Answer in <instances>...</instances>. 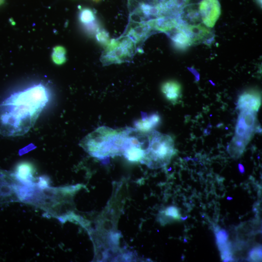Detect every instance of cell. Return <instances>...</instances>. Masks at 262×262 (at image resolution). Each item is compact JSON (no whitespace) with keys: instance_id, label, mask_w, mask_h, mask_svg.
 Returning <instances> with one entry per match:
<instances>
[{"instance_id":"6da1fadb","label":"cell","mask_w":262,"mask_h":262,"mask_svg":"<svg viewBox=\"0 0 262 262\" xmlns=\"http://www.w3.org/2000/svg\"><path fill=\"white\" fill-rule=\"evenodd\" d=\"M49 98V89L41 83L12 94L0 103V134L15 137L26 133Z\"/></svg>"},{"instance_id":"7a4b0ae2","label":"cell","mask_w":262,"mask_h":262,"mask_svg":"<svg viewBox=\"0 0 262 262\" xmlns=\"http://www.w3.org/2000/svg\"><path fill=\"white\" fill-rule=\"evenodd\" d=\"M131 129L100 127L85 136L80 145L90 155L98 158L123 154L125 141Z\"/></svg>"},{"instance_id":"3957f363","label":"cell","mask_w":262,"mask_h":262,"mask_svg":"<svg viewBox=\"0 0 262 262\" xmlns=\"http://www.w3.org/2000/svg\"><path fill=\"white\" fill-rule=\"evenodd\" d=\"M175 153L172 138L153 130L147 133V147L140 162L150 168H159L167 165Z\"/></svg>"},{"instance_id":"277c9868","label":"cell","mask_w":262,"mask_h":262,"mask_svg":"<svg viewBox=\"0 0 262 262\" xmlns=\"http://www.w3.org/2000/svg\"><path fill=\"white\" fill-rule=\"evenodd\" d=\"M256 112L251 110H241L237 118L235 134L229 143L227 150L233 158H238L243 153L256 131Z\"/></svg>"},{"instance_id":"5b68a950","label":"cell","mask_w":262,"mask_h":262,"mask_svg":"<svg viewBox=\"0 0 262 262\" xmlns=\"http://www.w3.org/2000/svg\"><path fill=\"white\" fill-rule=\"evenodd\" d=\"M106 46L100 58L104 66L120 64L131 60L136 49L133 42L126 35L112 39Z\"/></svg>"},{"instance_id":"8992f818","label":"cell","mask_w":262,"mask_h":262,"mask_svg":"<svg viewBox=\"0 0 262 262\" xmlns=\"http://www.w3.org/2000/svg\"><path fill=\"white\" fill-rule=\"evenodd\" d=\"M160 0H128L130 20L147 22L162 16Z\"/></svg>"},{"instance_id":"52a82bcc","label":"cell","mask_w":262,"mask_h":262,"mask_svg":"<svg viewBox=\"0 0 262 262\" xmlns=\"http://www.w3.org/2000/svg\"><path fill=\"white\" fill-rule=\"evenodd\" d=\"M152 30L147 22L130 20L124 35L129 37L137 46L142 44L150 35Z\"/></svg>"},{"instance_id":"ba28073f","label":"cell","mask_w":262,"mask_h":262,"mask_svg":"<svg viewBox=\"0 0 262 262\" xmlns=\"http://www.w3.org/2000/svg\"><path fill=\"white\" fill-rule=\"evenodd\" d=\"M199 9L204 25L213 28L220 15V5L217 0H203Z\"/></svg>"},{"instance_id":"9c48e42d","label":"cell","mask_w":262,"mask_h":262,"mask_svg":"<svg viewBox=\"0 0 262 262\" xmlns=\"http://www.w3.org/2000/svg\"><path fill=\"white\" fill-rule=\"evenodd\" d=\"M261 104V96L260 92L254 90L243 93L239 97L237 108L240 110H248L257 112Z\"/></svg>"},{"instance_id":"30bf717a","label":"cell","mask_w":262,"mask_h":262,"mask_svg":"<svg viewBox=\"0 0 262 262\" xmlns=\"http://www.w3.org/2000/svg\"><path fill=\"white\" fill-rule=\"evenodd\" d=\"M141 115V118L134 122L135 129L140 132L147 133L154 130L160 123L161 118L157 113L148 115L142 112Z\"/></svg>"},{"instance_id":"8fae6325","label":"cell","mask_w":262,"mask_h":262,"mask_svg":"<svg viewBox=\"0 0 262 262\" xmlns=\"http://www.w3.org/2000/svg\"><path fill=\"white\" fill-rule=\"evenodd\" d=\"M35 169L33 166L29 163L23 162L19 164L14 173L10 174V176L25 184H33Z\"/></svg>"},{"instance_id":"7c38bea8","label":"cell","mask_w":262,"mask_h":262,"mask_svg":"<svg viewBox=\"0 0 262 262\" xmlns=\"http://www.w3.org/2000/svg\"><path fill=\"white\" fill-rule=\"evenodd\" d=\"M147 22L153 30L169 33L177 28L179 21L175 17L162 16Z\"/></svg>"},{"instance_id":"4fadbf2b","label":"cell","mask_w":262,"mask_h":262,"mask_svg":"<svg viewBox=\"0 0 262 262\" xmlns=\"http://www.w3.org/2000/svg\"><path fill=\"white\" fill-rule=\"evenodd\" d=\"M174 46L180 49H185L192 44L191 38L180 21L176 29L169 33Z\"/></svg>"},{"instance_id":"5bb4252c","label":"cell","mask_w":262,"mask_h":262,"mask_svg":"<svg viewBox=\"0 0 262 262\" xmlns=\"http://www.w3.org/2000/svg\"><path fill=\"white\" fill-rule=\"evenodd\" d=\"M161 91L166 98L173 103H176L181 95V85L175 81L164 82L162 85Z\"/></svg>"},{"instance_id":"9a60e30c","label":"cell","mask_w":262,"mask_h":262,"mask_svg":"<svg viewBox=\"0 0 262 262\" xmlns=\"http://www.w3.org/2000/svg\"><path fill=\"white\" fill-rule=\"evenodd\" d=\"M182 25L189 34L192 44L204 41L211 34L210 31L207 28L208 27L202 24L186 25L182 23Z\"/></svg>"},{"instance_id":"2e32d148","label":"cell","mask_w":262,"mask_h":262,"mask_svg":"<svg viewBox=\"0 0 262 262\" xmlns=\"http://www.w3.org/2000/svg\"><path fill=\"white\" fill-rule=\"evenodd\" d=\"M79 18L81 22L87 27L89 26L92 29V25L97 27L95 23L96 20L95 14L90 8H84L81 9L79 14Z\"/></svg>"},{"instance_id":"e0dca14e","label":"cell","mask_w":262,"mask_h":262,"mask_svg":"<svg viewBox=\"0 0 262 262\" xmlns=\"http://www.w3.org/2000/svg\"><path fill=\"white\" fill-rule=\"evenodd\" d=\"M66 51L62 47H57L53 49L52 58L54 62L58 65L64 63L66 61Z\"/></svg>"},{"instance_id":"ac0fdd59","label":"cell","mask_w":262,"mask_h":262,"mask_svg":"<svg viewBox=\"0 0 262 262\" xmlns=\"http://www.w3.org/2000/svg\"><path fill=\"white\" fill-rule=\"evenodd\" d=\"M215 235L218 248L226 245L229 242H228L229 233L224 229H216L215 231Z\"/></svg>"},{"instance_id":"d6986e66","label":"cell","mask_w":262,"mask_h":262,"mask_svg":"<svg viewBox=\"0 0 262 262\" xmlns=\"http://www.w3.org/2000/svg\"><path fill=\"white\" fill-rule=\"evenodd\" d=\"M248 259L253 262H259L262 260V248L256 246L252 248L248 253Z\"/></svg>"},{"instance_id":"ffe728a7","label":"cell","mask_w":262,"mask_h":262,"mask_svg":"<svg viewBox=\"0 0 262 262\" xmlns=\"http://www.w3.org/2000/svg\"><path fill=\"white\" fill-rule=\"evenodd\" d=\"M165 215L176 220L181 218L179 209L175 206H170L166 208L164 212Z\"/></svg>"},{"instance_id":"44dd1931","label":"cell","mask_w":262,"mask_h":262,"mask_svg":"<svg viewBox=\"0 0 262 262\" xmlns=\"http://www.w3.org/2000/svg\"><path fill=\"white\" fill-rule=\"evenodd\" d=\"M97 40L101 44L106 46L109 42V37L108 33L104 30L99 31L97 35Z\"/></svg>"},{"instance_id":"7402d4cb","label":"cell","mask_w":262,"mask_h":262,"mask_svg":"<svg viewBox=\"0 0 262 262\" xmlns=\"http://www.w3.org/2000/svg\"><path fill=\"white\" fill-rule=\"evenodd\" d=\"M239 168L241 172H243L244 171V167L241 164H239Z\"/></svg>"},{"instance_id":"603a6c76","label":"cell","mask_w":262,"mask_h":262,"mask_svg":"<svg viewBox=\"0 0 262 262\" xmlns=\"http://www.w3.org/2000/svg\"><path fill=\"white\" fill-rule=\"evenodd\" d=\"M3 1V0H0V4Z\"/></svg>"}]
</instances>
